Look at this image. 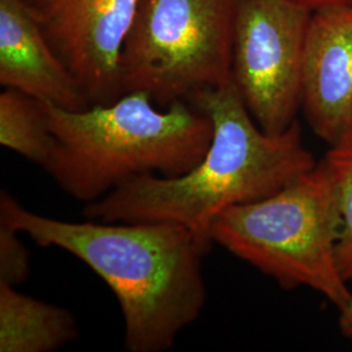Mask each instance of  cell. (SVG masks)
<instances>
[{
	"label": "cell",
	"mask_w": 352,
	"mask_h": 352,
	"mask_svg": "<svg viewBox=\"0 0 352 352\" xmlns=\"http://www.w3.org/2000/svg\"><path fill=\"white\" fill-rule=\"evenodd\" d=\"M30 274V253L19 232L0 223V282L23 285Z\"/></svg>",
	"instance_id": "4fadbf2b"
},
{
	"label": "cell",
	"mask_w": 352,
	"mask_h": 352,
	"mask_svg": "<svg viewBox=\"0 0 352 352\" xmlns=\"http://www.w3.org/2000/svg\"><path fill=\"white\" fill-rule=\"evenodd\" d=\"M342 222L340 188L321 160L277 193L228 208L209 232L283 289H315L340 311L352 295L337 260Z\"/></svg>",
	"instance_id": "277c9868"
},
{
	"label": "cell",
	"mask_w": 352,
	"mask_h": 352,
	"mask_svg": "<svg viewBox=\"0 0 352 352\" xmlns=\"http://www.w3.org/2000/svg\"><path fill=\"white\" fill-rule=\"evenodd\" d=\"M0 144L33 164H45L54 136L41 101L14 89L0 94Z\"/></svg>",
	"instance_id": "8fae6325"
},
{
	"label": "cell",
	"mask_w": 352,
	"mask_h": 352,
	"mask_svg": "<svg viewBox=\"0 0 352 352\" xmlns=\"http://www.w3.org/2000/svg\"><path fill=\"white\" fill-rule=\"evenodd\" d=\"M304 7L317 11L322 8H330V7H346L352 6V0H294Z\"/></svg>",
	"instance_id": "5bb4252c"
},
{
	"label": "cell",
	"mask_w": 352,
	"mask_h": 352,
	"mask_svg": "<svg viewBox=\"0 0 352 352\" xmlns=\"http://www.w3.org/2000/svg\"><path fill=\"white\" fill-rule=\"evenodd\" d=\"M189 103L213 124L201 161L179 176L142 175L85 205L84 215L102 222H171L206 232L231 206L266 199L315 168V155L295 120L270 135L253 119L232 78L197 91Z\"/></svg>",
	"instance_id": "7a4b0ae2"
},
{
	"label": "cell",
	"mask_w": 352,
	"mask_h": 352,
	"mask_svg": "<svg viewBox=\"0 0 352 352\" xmlns=\"http://www.w3.org/2000/svg\"><path fill=\"white\" fill-rule=\"evenodd\" d=\"M41 103L54 136L42 167L59 188L85 205L138 176L188 173L213 138L212 120L196 106L176 101L161 107L145 91L81 111Z\"/></svg>",
	"instance_id": "3957f363"
},
{
	"label": "cell",
	"mask_w": 352,
	"mask_h": 352,
	"mask_svg": "<svg viewBox=\"0 0 352 352\" xmlns=\"http://www.w3.org/2000/svg\"><path fill=\"white\" fill-rule=\"evenodd\" d=\"M312 13L294 0L236 1L231 76L266 133H282L298 120Z\"/></svg>",
	"instance_id": "8992f818"
},
{
	"label": "cell",
	"mask_w": 352,
	"mask_h": 352,
	"mask_svg": "<svg viewBox=\"0 0 352 352\" xmlns=\"http://www.w3.org/2000/svg\"><path fill=\"white\" fill-rule=\"evenodd\" d=\"M238 0H141L122 52V89L161 107L232 78Z\"/></svg>",
	"instance_id": "5b68a950"
},
{
	"label": "cell",
	"mask_w": 352,
	"mask_h": 352,
	"mask_svg": "<svg viewBox=\"0 0 352 352\" xmlns=\"http://www.w3.org/2000/svg\"><path fill=\"white\" fill-rule=\"evenodd\" d=\"M0 223L39 247H55L89 266L119 302L131 352H164L206 302L202 263L209 234L171 222H69L33 213L8 192Z\"/></svg>",
	"instance_id": "6da1fadb"
},
{
	"label": "cell",
	"mask_w": 352,
	"mask_h": 352,
	"mask_svg": "<svg viewBox=\"0 0 352 352\" xmlns=\"http://www.w3.org/2000/svg\"><path fill=\"white\" fill-rule=\"evenodd\" d=\"M338 184L342 205V230L337 260L344 280H352V131L330 146L325 158Z\"/></svg>",
	"instance_id": "7c38bea8"
},
{
	"label": "cell",
	"mask_w": 352,
	"mask_h": 352,
	"mask_svg": "<svg viewBox=\"0 0 352 352\" xmlns=\"http://www.w3.org/2000/svg\"><path fill=\"white\" fill-rule=\"evenodd\" d=\"M90 104L123 96L120 59L141 0L28 1Z\"/></svg>",
	"instance_id": "52a82bcc"
},
{
	"label": "cell",
	"mask_w": 352,
	"mask_h": 352,
	"mask_svg": "<svg viewBox=\"0 0 352 352\" xmlns=\"http://www.w3.org/2000/svg\"><path fill=\"white\" fill-rule=\"evenodd\" d=\"M340 333L346 338H352V295L350 302L344 308L340 311Z\"/></svg>",
	"instance_id": "9a60e30c"
},
{
	"label": "cell",
	"mask_w": 352,
	"mask_h": 352,
	"mask_svg": "<svg viewBox=\"0 0 352 352\" xmlns=\"http://www.w3.org/2000/svg\"><path fill=\"white\" fill-rule=\"evenodd\" d=\"M0 84L64 110L91 106L28 0H0Z\"/></svg>",
	"instance_id": "9c48e42d"
},
{
	"label": "cell",
	"mask_w": 352,
	"mask_h": 352,
	"mask_svg": "<svg viewBox=\"0 0 352 352\" xmlns=\"http://www.w3.org/2000/svg\"><path fill=\"white\" fill-rule=\"evenodd\" d=\"M302 110L330 146L352 131V6L312 13L302 64Z\"/></svg>",
	"instance_id": "ba28073f"
},
{
	"label": "cell",
	"mask_w": 352,
	"mask_h": 352,
	"mask_svg": "<svg viewBox=\"0 0 352 352\" xmlns=\"http://www.w3.org/2000/svg\"><path fill=\"white\" fill-rule=\"evenodd\" d=\"M78 338L74 315L0 282V352H51Z\"/></svg>",
	"instance_id": "30bf717a"
}]
</instances>
